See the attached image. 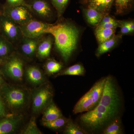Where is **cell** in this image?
Masks as SVG:
<instances>
[{
  "label": "cell",
  "instance_id": "cell-11",
  "mask_svg": "<svg viewBox=\"0 0 134 134\" xmlns=\"http://www.w3.org/2000/svg\"><path fill=\"white\" fill-rule=\"evenodd\" d=\"M22 119L19 115H10L0 121V134H7L15 130Z\"/></svg>",
  "mask_w": 134,
  "mask_h": 134
},
{
  "label": "cell",
  "instance_id": "cell-12",
  "mask_svg": "<svg viewBox=\"0 0 134 134\" xmlns=\"http://www.w3.org/2000/svg\"><path fill=\"white\" fill-rule=\"evenodd\" d=\"M93 108V100L89 91L82 97L76 104L73 110L75 114L87 112Z\"/></svg>",
  "mask_w": 134,
  "mask_h": 134
},
{
  "label": "cell",
  "instance_id": "cell-13",
  "mask_svg": "<svg viewBox=\"0 0 134 134\" xmlns=\"http://www.w3.org/2000/svg\"><path fill=\"white\" fill-rule=\"evenodd\" d=\"M38 44V38L24 37L21 44V50L25 55L27 57H31L36 52Z\"/></svg>",
  "mask_w": 134,
  "mask_h": 134
},
{
  "label": "cell",
  "instance_id": "cell-15",
  "mask_svg": "<svg viewBox=\"0 0 134 134\" xmlns=\"http://www.w3.org/2000/svg\"><path fill=\"white\" fill-rule=\"evenodd\" d=\"M122 35L114 34L111 38L103 43L99 44L98 48L96 52L97 57H99L101 55L109 52L115 47L118 41L121 38Z\"/></svg>",
  "mask_w": 134,
  "mask_h": 134
},
{
  "label": "cell",
  "instance_id": "cell-22",
  "mask_svg": "<svg viewBox=\"0 0 134 134\" xmlns=\"http://www.w3.org/2000/svg\"><path fill=\"white\" fill-rule=\"evenodd\" d=\"M85 72V69L82 65L76 64L61 71L58 74V76H83Z\"/></svg>",
  "mask_w": 134,
  "mask_h": 134
},
{
  "label": "cell",
  "instance_id": "cell-16",
  "mask_svg": "<svg viewBox=\"0 0 134 134\" xmlns=\"http://www.w3.org/2000/svg\"><path fill=\"white\" fill-rule=\"evenodd\" d=\"M31 6L32 9L42 17H48L51 15L50 6L44 0H34Z\"/></svg>",
  "mask_w": 134,
  "mask_h": 134
},
{
  "label": "cell",
  "instance_id": "cell-24",
  "mask_svg": "<svg viewBox=\"0 0 134 134\" xmlns=\"http://www.w3.org/2000/svg\"><path fill=\"white\" fill-rule=\"evenodd\" d=\"M64 133L66 134H88V132L70 119H68L65 125Z\"/></svg>",
  "mask_w": 134,
  "mask_h": 134
},
{
  "label": "cell",
  "instance_id": "cell-27",
  "mask_svg": "<svg viewBox=\"0 0 134 134\" xmlns=\"http://www.w3.org/2000/svg\"><path fill=\"white\" fill-rule=\"evenodd\" d=\"M68 120V119L62 116L51 121H43V125L44 126L51 129H59L65 126Z\"/></svg>",
  "mask_w": 134,
  "mask_h": 134
},
{
  "label": "cell",
  "instance_id": "cell-33",
  "mask_svg": "<svg viewBox=\"0 0 134 134\" xmlns=\"http://www.w3.org/2000/svg\"><path fill=\"white\" fill-rule=\"evenodd\" d=\"M97 26L103 27L104 28H110V29H115L117 27H119V21L114 20L112 22L107 23L104 24L99 25Z\"/></svg>",
  "mask_w": 134,
  "mask_h": 134
},
{
  "label": "cell",
  "instance_id": "cell-6",
  "mask_svg": "<svg viewBox=\"0 0 134 134\" xmlns=\"http://www.w3.org/2000/svg\"><path fill=\"white\" fill-rule=\"evenodd\" d=\"M0 32L10 43L17 41L22 36L19 25L3 14L0 15Z\"/></svg>",
  "mask_w": 134,
  "mask_h": 134
},
{
  "label": "cell",
  "instance_id": "cell-30",
  "mask_svg": "<svg viewBox=\"0 0 134 134\" xmlns=\"http://www.w3.org/2000/svg\"><path fill=\"white\" fill-rule=\"evenodd\" d=\"M23 133L25 134H41L38 127L37 126L35 118H32L27 126L24 130Z\"/></svg>",
  "mask_w": 134,
  "mask_h": 134
},
{
  "label": "cell",
  "instance_id": "cell-4",
  "mask_svg": "<svg viewBox=\"0 0 134 134\" xmlns=\"http://www.w3.org/2000/svg\"><path fill=\"white\" fill-rule=\"evenodd\" d=\"M99 104L118 112L120 99L113 80L111 76L106 77L102 97Z\"/></svg>",
  "mask_w": 134,
  "mask_h": 134
},
{
  "label": "cell",
  "instance_id": "cell-3",
  "mask_svg": "<svg viewBox=\"0 0 134 134\" xmlns=\"http://www.w3.org/2000/svg\"><path fill=\"white\" fill-rule=\"evenodd\" d=\"M3 90L4 99L8 107L13 111L21 110L28 103V94L24 89L6 86Z\"/></svg>",
  "mask_w": 134,
  "mask_h": 134
},
{
  "label": "cell",
  "instance_id": "cell-38",
  "mask_svg": "<svg viewBox=\"0 0 134 134\" xmlns=\"http://www.w3.org/2000/svg\"><path fill=\"white\" fill-rule=\"evenodd\" d=\"M2 59H0V64H1L2 63Z\"/></svg>",
  "mask_w": 134,
  "mask_h": 134
},
{
  "label": "cell",
  "instance_id": "cell-20",
  "mask_svg": "<svg viewBox=\"0 0 134 134\" xmlns=\"http://www.w3.org/2000/svg\"><path fill=\"white\" fill-rule=\"evenodd\" d=\"M116 29L104 28L97 26L95 35L99 44L103 43L112 37L115 33Z\"/></svg>",
  "mask_w": 134,
  "mask_h": 134
},
{
  "label": "cell",
  "instance_id": "cell-1",
  "mask_svg": "<svg viewBox=\"0 0 134 134\" xmlns=\"http://www.w3.org/2000/svg\"><path fill=\"white\" fill-rule=\"evenodd\" d=\"M49 34L54 37L55 47L63 60L67 62L76 49L79 31L73 25L68 23L53 25Z\"/></svg>",
  "mask_w": 134,
  "mask_h": 134
},
{
  "label": "cell",
  "instance_id": "cell-26",
  "mask_svg": "<svg viewBox=\"0 0 134 134\" xmlns=\"http://www.w3.org/2000/svg\"><path fill=\"white\" fill-rule=\"evenodd\" d=\"M12 48L11 43L1 35H0V59L8 55Z\"/></svg>",
  "mask_w": 134,
  "mask_h": 134
},
{
  "label": "cell",
  "instance_id": "cell-9",
  "mask_svg": "<svg viewBox=\"0 0 134 134\" xmlns=\"http://www.w3.org/2000/svg\"><path fill=\"white\" fill-rule=\"evenodd\" d=\"M23 63L21 59L16 56L10 57L5 63L4 71L10 78L21 81L23 76Z\"/></svg>",
  "mask_w": 134,
  "mask_h": 134
},
{
  "label": "cell",
  "instance_id": "cell-35",
  "mask_svg": "<svg viewBox=\"0 0 134 134\" xmlns=\"http://www.w3.org/2000/svg\"><path fill=\"white\" fill-rule=\"evenodd\" d=\"M6 115L5 106L0 97V117H4Z\"/></svg>",
  "mask_w": 134,
  "mask_h": 134
},
{
  "label": "cell",
  "instance_id": "cell-25",
  "mask_svg": "<svg viewBox=\"0 0 134 134\" xmlns=\"http://www.w3.org/2000/svg\"><path fill=\"white\" fill-rule=\"evenodd\" d=\"M133 2L134 0H114L116 14H121L126 12L132 7Z\"/></svg>",
  "mask_w": 134,
  "mask_h": 134
},
{
  "label": "cell",
  "instance_id": "cell-31",
  "mask_svg": "<svg viewBox=\"0 0 134 134\" xmlns=\"http://www.w3.org/2000/svg\"><path fill=\"white\" fill-rule=\"evenodd\" d=\"M6 1L9 6H24L27 8L29 10H32L31 6L25 2L24 0H6Z\"/></svg>",
  "mask_w": 134,
  "mask_h": 134
},
{
  "label": "cell",
  "instance_id": "cell-23",
  "mask_svg": "<svg viewBox=\"0 0 134 134\" xmlns=\"http://www.w3.org/2000/svg\"><path fill=\"white\" fill-rule=\"evenodd\" d=\"M104 134H121L123 133L121 122L119 118H116L103 131Z\"/></svg>",
  "mask_w": 134,
  "mask_h": 134
},
{
  "label": "cell",
  "instance_id": "cell-7",
  "mask_svg": "<svg viewBox=\"0 0 134 134\" xmlns=\"http://www.w3.org/2000/svg\"><path fill=\"white\" fill-rule=\"evenodd\" d=\"M28 9L24 6L8 5L3 8V14L9 18L16 24L21 25L32 19L31 14Z\"/></svg>",
  "mask_w": 134,
  "mask_h": 134
},
{
  "label": "cell",
  "instance_id": "cell-5",
  "mask_svg": "<svg viewBox=\"0 0 134 134\" xmlns=\"http://www.w3.org/2000/svg\"><path fill=\"white\" fill-rule=\"evenodd\" d=\"M53 24L31 19L25 24L19 25L22 36L25 37L38 38L46 34H49Z\"/></svg>",
  "mask_w": 134,
  "mask_h": 134
},
{
  "label": "cell",
  "instance_id": "cell-21",
  "mask_svg": "<svg viewBox=\"0 0 134 134\" xmlns=\"http://www.w3.org/2000/svg\"><path fill=\"white\" fill-rule=\"evenodd\" d=\"M52 41L50 38H46L38 44L37 48V54L40 58L45 59L50 55Z\"/></svg>",
  "mask_w": 134,
  "mask_h": 134
},
{
  "label": "cell",
  "instance_id": "cell-2",
  "mask_svg": "<svg viewBox=\"0 0 134 134\" xmlns=\"http://www.w3.org/2000/svg\"><path fill=\"white\" fill-rule=\"evenodd\" d=\"M118 112L98 104L93 109L82 114L80 119L82 123L88 127L97 129L113 120Z\"/></svg>",
  "mask_w": 134,
  "mask_h": 134
},
{
  "label": "cell",
  "instance_id": "cell-17",
  "mask_svg": "<svg viewBox=\"0 0 134 134\" xmlns=\"http://www.w3.org/2000/svg\"><path fill=\"white\" fill-rule=\"evenodd\" d=\"M83 12L88 23L93 26H98L104 15L92 8L86 7Z\"/></svg>",
  "mask_w": 134,
  "mask_h": 134
},
{
  "label": "cell",
  "instance_id": "cell-34",
  "mask_svg": "<svg viewBox=\"0 0 134 134\" xmlns=\"http://www.w3.org/2000/svg\"><path fill=\"white\" fill-rule=\"evenodd\" d=\"M115 19H114L112 17L108 15H106L104 16L102 20H101L100 23L98 25L104 24L107 23H110V22L113 21Z\"/></svg>",
  "mask_w": 134,
  "mask_h": 134
},
{
  "label": "cell",
  "instance_id": "cell-14",
  "mask_svg": "<svg viewBox=\"0 0 134 134\" xmlns=\"http://www.w3.org/2000/svg\"><path fill=\"white\" fill-rule=\"evenodd\" d=\"M106 77H103L94 84L90 90L93 100V108L99 103L103 94Z\"/></svg>",
  "mask_w": 134,
  "mask_h": 134
},
{
  "label": "cell",
  "instance_id": "cell-18",
  "mask_svg": "<svg viewBox=\"0 0 134 134\" xmlns=\"http://www.w3.org/2000/svg\"><path fill=\"white\" fill-rule=\"evenodd\" d=\"M43 114V121H51L62 116L61 111L53 103H49L46 107Z\"/></svg>",
  "mask_w": 134,
  "mask_h": 134
},
{
  "label": "cell",
  "instance_id": "cell-37",
  "mask_svg": "<svg viewBox=\"0 0 134 134\" xmlns=\"http://www.w3.org/2000/svg\"><path fill=\"white\" fill-rule=\"evenodd\" d=\"M3 83V80L1 75H0V86Z\"/></svg>",
  "mask_w": 134,
  "mask_h": 134
},
{
  "label": "cell",
  "instance_id": "cell-8",
  "mask_svg": "<svg viewBox=\"0 0 134 134\" xmlns=\"http://www.w3.org/2000/svg\"><path fill=\"white\" fill-rule=\"evenodd\" d=\"M53 94L50 88L43 87L36 90L32 96V110L34 112H40L46 108L52 100Z\"/></svg>",
  "mask_w": 134,
  "mask_h": 134
},
{
  "label": "cell",
  "instance_id": "cell-28",
  "mask_svg": "<svg viewBox=\"0 0 134 134\" xmlns=\"http://www.w3.org/2000/svg\"><path fill=\"white\" fill-rule=\"evenodd\" d=\"M63 65L61 63L54 60H48L46 65V69L50 74L58 73L62 69Z\"/></svg>",
  "mask_w": 134,
  "mask_h": 134
},
{
  "label": "cell",
  "instance_id": "cell-19",
  "mask_svg": "<svg viewBox=\"0 0 134 134\" xmlns=\"http://www.w3.org/2000/svg\"><path fill=\"white\" fill-rule=\"evenodd\" d=\"M26 75L28 80L33 84H40L44 80L42 72L36 67H29L26 70Z\"/></svg>",
  "mask_w": 134,
  "mask_h": 134
},
{
  "label": "cell",
  "instance_id": "cell-32",
  "mask_svg": "<svg viewBox=\"0 0 134 134\" xmlns=\"http://www.w3.org/2000/svg\"><path fill=\"white\" fill-rule=\"evenodd\" d=\"M119 27L121 29V35L128 34L131 33V31L129 27L127 26L125 21H119Z\"/></svg>",
  "mask_w": 134,
  "mask_h": 134
},
{
  "label": "cell",
  "instance_id": "cell-36",
  "mask_svg": "<svg viewBox=\"0 0 134 134\" xmlns=\"http://www.w3.org/2000/svg\"><path fill=\"white\" fill-rule=\"evenodd\" d=\"M126 24L129 27L131 32H133L134 30V23L133 21H126Z\"/></svg>",
  "mask_w": 134,
  "mask_h": 134
},
{
  "label": "cell",
  "instance_id": "cell-29",
  "mask_svg": "<svg viewBox=\"0 0 134 134\" xmlns=\"http://www.w3.org/2000/svg\"><path fill=\"white\" fill-rule=\"evenodd\" d=\"M69 0H51V2L58 12L59 17L61 16L65 9Z\"/></svg>",
  "mask_w": 134,
  "mask_h": 134
},
{
  "label": "cell",
  "instance_id": "cell-10",
  "mask_svg": "<svg viewBox=\"0 0 134 134\" xmlns=\"http://www.w3.org/2000/svg\"><path fill=\"white\" fill-rule=\"evenodd\" d=\"M81 2L86 7L95 9L105 15L109 14L114 0H81Z\"/></svg>",
  "mask_w": 134,
  "mask_h": 134
}]
</instances>
